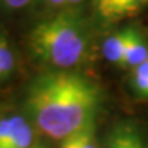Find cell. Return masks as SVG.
<instances>
[{
  "mask_svg": "<svg viewBox=\"0 0 148 148\" xmlns=\"http://www.w3.org/2000/svg\"><path fill=\"white\" fill-rule=\"evenodd\" d=\"M100 88L74 70H48L32 79L23 106L34 126L53 140H63L95 122Z\"/></svg>",
  "mask_w": 148,
  "mask_h": 148,
  "instance_id": "cell-1",
  "label": "cell"
},
{
  "mask_svg": "<svg viewBox=\"0 0 148 148\" xmlns=\"http://www.w3.org/2000/svg\"><path fill=\"white\" fill-rule=\"evenodd\" d=\"M27 48L51 70H71L89 58L90 26L78 11L67 8L36 23L27 34Z\"/></svg>",
  "mask_w": 148,
  "mask_h": 148,
  "instance_id": "cell-2",
  "label": "cell"
},
{
  "mask_svg": "<svg viewBox=\"0 0 148 148\" xmlns=\"http://www.w3.org/2000/svg\"><path fill=\"white\" fill-rule=\"evenodd\" d=\"M147 7L148 0H92L95 16L106 25L132 18Z\"/></svg>",
  "mask_w": 148,
  "mask_h": 148,
  "instance_id": "cell-3",
  "label": "cell"
},
{
  "mask_svg": "<svg viewBox=\"0 0 148 148\" xmlns=\"http://www.w3.org/2000/svg\"><path fill=\"white\" fill-rule=\"evenodd\" d=\"M101 148H148V138L137 123L121 121L108 130Z\"/></svg>",
  "mask_w": 148,
  "mask_h": 148,
  "instance_id": "cell-4",
  "label": "cell"
},
{
  "mask_svg": "<svg viewBox=\"0 0 148 148\" xmlns=\"http://www.w3.org/2000/svg\"><path fill=\"white\" fill-rule=\"evenodd\" d=\"M134 27H123L118 32L112 33L107 37L101 44V52L107 62L116 66H123V58L126 52L127 44L132 38Z\"/></svg>",
  "mask_w": 148,
  "mask_h": 148,
  "instance_id": "cell-5",
  "label": "cell"
},
{
  "mask_svg": "<svg viewBox=\"0 0 148 148\" xmlns=\"http://www.w3.org/2000/svg\"><path fill=\"white\" fill-rule=\"evenodd\" d=\"M148 59V40L138 29L134 27L132 38L127 44L125 58H123V67L134 69Z\"/></svg>",
  "mask_w": 148,
  "mask_h": 148,
  "instance_id": "cell-6",
  "label": "cell"
},
{
  "mask_svg": "<svg viewBox=\"0 0 148 148\" xmlns=\"http://www.w3.org/2000/svg\"><path fill=\"white\" fill-rule=\"evenodd\" d=\"M59 148H101L96 140V123L90 122L81 130L60 140Z\"/></svg>",
  "mask_w": 148,
  "mask_h": 148,
  "instance_id": "cell-7",
  "label": "cell"
},
{
  "mask_svg": "<svg viewBox=\"0 0 148 148\" xmlns=\"http://www.w3.org/2000/svg\"><path fill=\"white\" fill-rule=\"evenodd\" d=\"M26 119V116L16 115V114L0 118V148H4L10 143V140L15 136L18 129L23 125V122Z\"/></svg>",
  "mask_w": 148,
  "mask_h": 148,
  "instance_id": "cell-8",
  "label": "cell"
},
{
  "mask_svg": "<svg viewBox=\"0 0 148 148\" xmlns=\"http://www.w3.org/2000/svg\"><path fill=\"white\" fill-rule=\"evenodd\" d=\"M130 84L133 92L143 99H148V60L132 69Z\"/></svg>",
  "mask_w": 148,
  "mask_h": 148,
  "instance_id": "cell-9",
  "label": "cell"
},
{
  "mask_svg": "<svg viewBox=\"0 0 148 148\" xmlns=\"http://www.w3.org/2000/svg\"><path fill=\"white\" fill-rule=\"evenodd\" d=\"M15 69V55L4 37L0 41V73L3 78L12 74Z\"/></svg>",
  "mask_w": 148,
  "mask_h": 148,
  "instance_id": "cell-10",
  "label": "cell"
},
{
  "mask_svg": "<svg viewBox=\"0 0 148 148\" xmlns=\"http://www.w3.org/2000/svg\"><path fill=\"white\" fill-rule=\"evenodd\" d=\"M37 0H1V4L8 10H23Z\"/></svg>",
  "mask_w": 148,
  "mask_h": 148,
  "instance_id": "cell-11",
  "label": "cell"
},
{
  "mask_svg": "<svg viewBox=\"0 0 148 148\" xmlns=\"http://www.w3.org/2000/svg\"><path fill=\"white\" fill-rule=\"evenodd\" d=\"M44 1L51 8H63V7H67V0H44Z\"/></svg>",
  "mask_w": 148,
  "mask_h": 148,
  "instance_id": "cell-12",
  "label": "cell"
},
{
  "mask_svg": "<svg viewBox=\"0 0 148 148\" xmlns=\"http://www.w3.org/2000/svg\"><path fill=\"white\" fill-rule=\"evenodd\" d=\"M84 0H67V8H75L77 5H79Z\"/></svg>",
  "mask_w": 148,
  "mask_h": 148,
  "instance_id": "cell-13",
  "label": "cell"
},
{
  "mask_svg": "<svg viewBox=\"0 0 148 148\" xmlns=\"http://www.w3.org/2000/svg\"><path fill=\"white\" fill-rule=\"evenodd\" d=\"M33 148H44V147H42V145H34Z\"/></svg>",
  "mask_w": 148,
  "mask_h": 148,
  "instance_id": "cell-14",
  "label": "cell"
},
{
  "mask_svg": "<svg viewBox=\"0 0 148 148\" xmlns=\"http://www.w3.org/2000/svg\"><path fill=\"white\" fill-rule=\"evenodd\" d=\"M1 78H3V75H1V73H0V79H1Z\"/></svg>",
  "mask_w": 148,
  "mask_h": 148,
  "instance_id": "cell-15",
  "label": "cell"
}]
</instances>
